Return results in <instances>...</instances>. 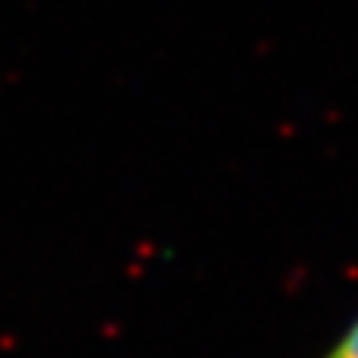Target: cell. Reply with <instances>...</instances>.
<instances>
[{"mask_svg":"<svg viewBox=\"0 0 358 358\" xmlns=\"http://www.w3.org/2000/svg\"><path fill=\"white\" fill-rule=\"evenodd\" d=\"M321 358H358V315L349 321V327L330 343V349Z\"/></svg>","mask_w":358,"mask_h":358,"instance_id":"cell-1","label":"cell"}]
</instances>
